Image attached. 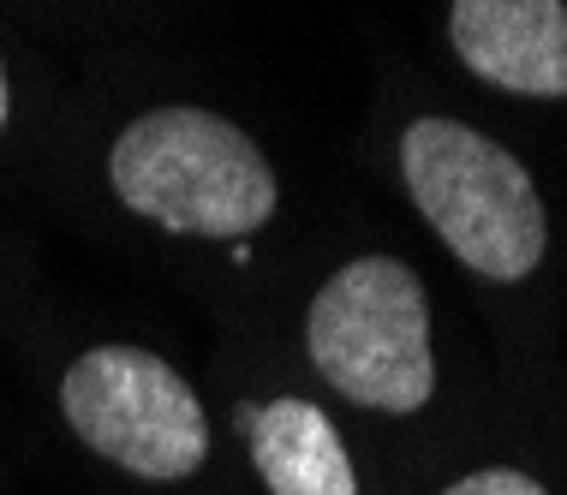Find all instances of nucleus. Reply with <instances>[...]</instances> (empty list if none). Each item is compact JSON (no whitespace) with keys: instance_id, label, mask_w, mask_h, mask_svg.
Segmentation results:
<instances>
[{"instance_id":"obj_1","label":"nucleus","mask_w":567,"mask_h":495,"mask_svg":"<svg viewBox=\"0 0 567 495\" xmlns=\"http://www.w3.org/2000/svg\"><path fill=\"white\" fill-rule=\"evenodd\" d=\"M109 179L120 204L167 234L239 239L275 215L264 149L209 107H156L114 137Z\"/></svg>"},{"instance_id":"obj_2","label":"nucleus","mask_w":567,"mask_h":495,"mask_svg":"<svg viewBox=\"0 0 567 495\" xmlns=\"http://www.w3.org/2000/svg\"><path fill=\"white\" fill-rule=\"evenodd\" d=\"M401 174L424 221L472 275L526 281L544 262V197L496 137H478L460 120H419L401 137Z\"/></svg>"},{"instance_id":"obj_3","label":"nucleus","mask_w":567,"mask_h":495,"mask_svg":"<svg viewBox=\"0 0 567 495\" xmlns=\"http://www.w3.org/2000/svg\"><path fill=\"white\" fill-rule=\"evenodd\" d=\"M305 347L317 377L334 382L352 406L419 412L436 394L424 287L394 257H359L334 269V281L311 299Z\"/></svg>"},{"instance_id":"obj_4","label":"nucleus","mask_w":567,"mask_h":495,"mask_svg":"<svg viewBox=\"0 0 567 495\" xmlns=\"http://www.w3.org/2000/svg\"><path fill=\"white\" fill-rule=\"evenodd\" d=\"M66 424L102 460L137 477H192L209 454V424L192 382L144 347H96L60 382Z\"/></svg>"},{"instance_id":"obj_5","label":"nucleus","mask_w":567,"mask_h":495,"mask_svg":"<svg viewBox=\"0 0 567 495\" xmlns=\"http://www.w3.org/2000/svg\"><path fill=\"white\" fill-rule=\"evenodd\" d=\"M454 54L514 96H567V0H454Z\"/></svg>"},{"instance_id":"obj_6","label":"nucleus","mask_w":567,"mask_h":495,"mask_svg":"<svg viewBox=\"0 0 567 495\" xmlns=\"http://www.w3.org/2000/svg\"><path fill=\"white\" fill-rule=\"evenodd\" d=\"M239 430L251 442V460L264 472L269 495H359V477H352V460L334 424L311 400H245L239 406Z\"/></svg>"},{"instance_id":"obj_7","label":"nucleus","mask_w":567,"mask_h":495,"mask_svg":"<svg viewBox=\"0 0 567 495\" xmlns=\"http://www.w3.org/2000/svg\"><path fill=\"white\" fill-rule=\"evenodd\" d=\"M442 495H544V484H538V477H526V472L496 466V472H472V477H460V484H449Z\"/></svg>"},{"instance_id":"obj_8","label":"nucleus","mask_w":567,"mask_h":495,"mask_svg":"<svg viewBox=\"0 0 567 495\" xmlns=\"http://www.w3.org/2000/svg\"><path fill=\"white\" fill-rule=\"evenodd\" d=\"M7 107H12V96H7V72H0V126H7Z\"/></svg>"}]
</instances>
